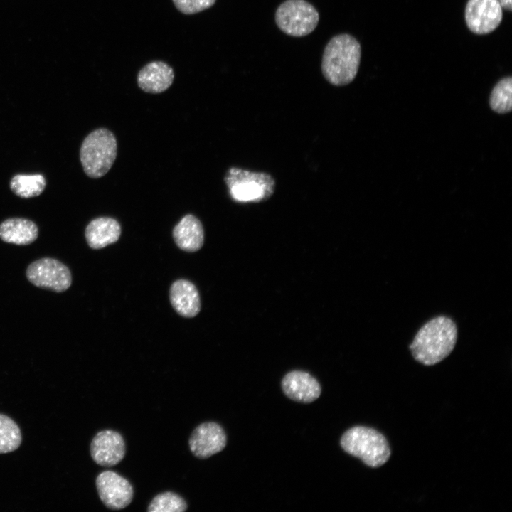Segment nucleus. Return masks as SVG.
<instances>
[{
    "label": "nucleus",
    "instance_id": "f257e3e1",
    "mask_svg": "<svg viewBox=\"0 0 512 512\" xmlns=\"http://www.w3.org/2000/svg\"><path fill=\"white\" fill-rule=\"evenodd\" d=\"M457 339L454 321L445 316H437L425 324L416 334L410 349L414 358L425 366H432L447 358Z\"/></svg>",
    "mask_w": 512,
    "mask_h": 512
},
{
    "label": "nucleus",
    "instance_id": "f03ea898",
    "mask_svg": "<svg viewBox=\"0 0 512 512\" xmlns=\"http://www.w3.org/2000/svg\"><path fill=\"white\" fill-rule=\"evenodd\" d=\"M361 47L356 38L347 33L334 36L326 44L322 57L321 71L326 80L335 86H343L357 75Z\"/></svg>",
    "mask_w": 512,
    "mask_h": 512
},
{
    "label": "nucleus",
    "instance_id": "7ed1b4c3",
    "mask_svg": "<svg viewBox=\"0 0 512 512\" xmlns=\"http://www.w3.org/2000/svg\"><path fill=\"white\" fill-rule=\"evenodd\" d=\"M340 444L346 452L373 468L385 464L390 456V446L385 437L378 431L367 427L350 428L342 435Z\"/></svg>",
    "mask_w": 512,
    "mask_h": 512
},
{
    "label": "nucleus",
    "instance_id": "20e7f679",
    "mask_svg": "<svg viewBox=\"0 0 512 512\" xmlns=\"http://www.w3.org/2000/svg\"><path fill=\"white\" fill-rule=\"evenodd\" d=\"M117 153V139L106 128L91 132L82 141L80 159L85 174L98 178L105 175L112 166Z\"/></svg>",
    "mask_w": 512,
    "mask_h": 512
},
{
    "label": "nucleus",
    "instance_id": "39448f33",
    "mask_svg": "<svg viewBox=\"0 0 512 512\" xmlns=\"http://www.w3.org/2000/svg\"><path fill=\"white\" fill-rule=\"evenodd\" d=\"M230 198L238 203H259L269 199L275 190V180L269 174L237 167L230 168L224 178Z\"/></svg>",
    "mask_w": 512,
    "mask_h": 512
},
{
    "label": "nucleus",
    "instance_id": "423d86ee",
    "mask_svg": "<svg viewBox=\"0 0 512 512\" xmlns=\"http://www.w3.org/2000/svg\"><path fill=\"white\" fill-rule=\"evenodd\" d=\"M319 14L306 0H286L277 8L275 22L284 33L302 37L311 33L317 26Z\"/></svg>",
    "mask_w": 512,
    "mask_h": 512
},
{
    "label": "nucleus",
    "instance_id": "0eeeda50",
    "mask_svg": "<svg viewBox=\"0 0 512 512\" xmlns=\"http://www.w3.org/2000/svg\"><path fill=\"white\" fill-rule=\"evenodd\" d=\"M28 280L33 285L55 292L67 290L72 276L68 267L61 262L49 257L33 262L26 270Z\"/></svg>",
    "mask_w": 512,
    "mask_h": 512
},
{
    "label": "nucleus",
    "instance_id": "6e6552de",
    "mask_svg": "<svg viewBox=\"0 0 512 512\" xmlns=\"http://www.w3.org/2000/svg\"><path fill=\"white\" fill-rule=\"evenodd\" d=\"M99 497L104 505L112 510H120L128 506L134 496L131 483L113 471H104L96 478Z\"/></svg>",
    "mask_w": 512,
    "mask_h": 512
},
{
    "label": "nucleus",
    "instance_id": "1a4fd4ad",
    "mask_svg": "<svg viewBox=\"0 0 512 512\" xmlns=\"http://www.w3.org/2000/svg\"><path fill=\"white\" fill-rule=\"evenodd\" d=\"M503 18L498 0H468L465 8V21L469 29L476 34H486L494 31Z\"/></svg>",
    "mask_w": 512,
    "mask_h": 512
},
{
    "label": "nucleus",
    "instance_id": "9d476101",
    "mask_svg": "<svg viewBox=\"0 0 512 512\" xmlns=\"http://www.w3.org/2000/svg\"><path fill=\"white\" fill-rule=\"evenodd\" d=\"M227 437L223 428L217 422H206L192 432L188 445L192 454L198 459H207L226 446Z\"/></svg>",
    "mask_w": 512,
    "mask_h": 512
},
{
    "label": "nucleus",
    "instance_id": "9b49d317",
    "mask_svg": "<svg viewBox=\"0 0 512 512\" xmlns=\"http://www.w3.org/2000/svg\"><path fill=\"white\" fill-rule=\"evenodd\" d=\"M126 446L122 434L114 430H105L97 432L90 444L93 461L104 467L118 464L124 457Z\"/></svg>",
    "mask_w": 512,
    "mask_h": 512
},
{
    "label": "nucleus",
    "instance_id": "f8f14e48",
    "mask_svg": "<svg viewBox=\"0 0 512 512\" xmlns=\"http://www.w3.org/2000/svg\"><path fill=\"white\" fill-rule=\"evenodd\" d=\"M284 394L297 402L309 403L321 395L319 382L308 373L294 370L288 373L282 380Z\"/></svg>",
    "mask_w": 512,
    "mask_h": 512
},
{
    "label": "nucleus",
    "instance_id": "ddd939ff",
    "mask_svg": "<svg viewBox=\"0 0 512 512\" xmlns=\"http://www.w3.org/2000/svg\"><path fill=\"white\" fill-rule=\"evenodd\" d=\"M174 78V73L171 66L162 61H153L139 70L137 83L143 91L157 94L166 90Z\"/></svg>",
    "mask_w": 512,
    "mask_h": 512
},
{
    "label": "nucleus",
    "instance_id": "4468645a",
    "mask_svg": "<svg viewBox=\"0 0 512 512\" xmlns=\"http://www.w3.org/2000/svg\"><path fill=\"white\" fill-rule=\"evenodd\" d=\"M170 301L174 309L184 317H193L201 309L200 297L195 285L185 279H178L170 289Z\"/></svg>",
    "mask_w": 512,
    "mask_h": 512
},
{
    "label": "nucleus",
    "instance_id": "2eb2a0df",
    "mask_svg": "<svg viewBox=\"0 0 512 512\" xmlns=\"http://www.w3.org/2000/svg\"><path fill=\"white\" fill-rule=\"evenodd\" d=\"M120 234L119 223L115 219L108 217L91 220L85 231L87 242L92 249H100L115 242Z\"/></svg>",
    "mask_w": 512,
    "mask_h": 512
},
{
    "label": "nucleus",
    "instance_id": "dca6fc26",
    "mask_svg": "<svg viewBox=\"0 0 512 512\" xmlns=\"http://www.w3.org/2000/svg\"><path fill=\"white\" fill-rule=\"evenodd\" d=\"M173 236L176 245L183 250L195 252L203 244L204 231L202 223L194 215H186L174 227Z\"/></svg>",
    "mask_w": 512,
    "mask_h": 512
},
{
    "label": "nucleus",
    "instance_id": "f3484780",
    "mask_svg": "<svg viewBox=\"0 0 512 512\" xmlns=\"http://www.w3.org/2000/svg\"><path fill=\"white\" fill-rule=\"evenodd\" d=\"M38 235L36 224L26 218H9L0 224V239L8 243L29 245L36 240Z\"/></svg>",
    "mask_w": 512,
    "mask_h": 512
},
{
    "label": "nucleus",
    "instance_id": "a211bd4d",
    "mask_svg": "<svg viewBox=\"0 0 512 512\" xmlns=\"http://www.w3.org/2000/svg\"><path fill=\"white\" fill-rule=\"evenodd\" d=\"M10 188L17 196L23 198L36 197L42 193L46 186L45 177L39 174H17L10 181Z\"/></svg>",
    "mask_w": 512,
    "mask_h": 512
},
{
    "label": "nucleus",
    "instance_id": "6ab92c4d",
    "mask_svg": "<svg viewBox=\"0 0 512 512\" xmlns=\"http://www.w3.org/2000/svg\"><path fill=\"white\" fill-rule=\"evenodd\" d=\"M21 430L9 417L0 414V454L16 450L21 443Z\"/></svg>",
    "mask_w": 512,
    "mask_h": 512
},
{
    "label": "nucleus",
    "instance_id": "aec40b11",
    "mask_svg": "<svg viewBox=\"0 0 512 512\" xmlns=\"http://www.w3.org/2000/svg\"><path fill=\"white\" fill-rule=\"evenodd\" d=\"M512 78L506 77L498 82L490 95L491 109L501 114L508 112L512 107Z\"/></svg>",
    "mask_w": 512,
    "mask_h": 512
},
{
    "label": "nucleus",
    "instance_id": "412c9836",
    "mask_svg": "<svg viewBox=\"0 0 512 512\" xmlns=\"http://www.w3.org/2000/svg\"><path fill=\"white\" fill-rule=\"evenodd\" d=\"M188 505L185 499L173 491H164L157 494L149 503V512H183Z\"/></svg>",
    "mask_w": 512,
    "mask_h": 512
},
{
    "label": "nucleus",
    "instance_id": "4be33fe9",
    "mask_svg": "<svg viewBox=\"0 0 512 512\" xmlns=\"http://www.w3.org/2000/svg\"><path fill=\"white\" fill-rule=\"evenodd\" d=\"M216 0H173L178 10L184 14H193L211 7Z\"/></svg>",
    "mask_w": 512,
    "mask_h": 512
},
{
    "label": "nucleus",
    "instance_id": "5701e85b",
    "mask_svg": "<svg viewBox=\"0 0 512 512\" xmlns=\"http://www.w3.org/2000/svg\"><path fill=\"white\" fill-rule=\"evenodd\" d=\"M502 9H505L508 11L512 9V0H498Z\"/></svg>",
    "mask_w": 512,
    "mask_h": 512
}]
</instances>
